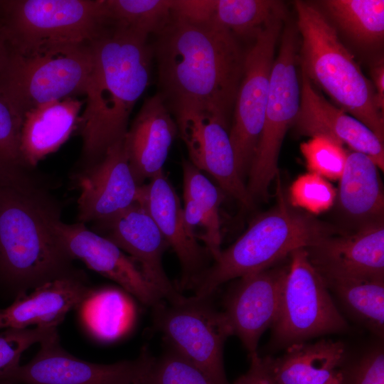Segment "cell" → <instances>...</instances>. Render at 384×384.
Here are the masks:
<instances>
[{
	"label": "cell",
	"instance_id": "obj_1",
	"mask_svg": "<svg viewBox=\"0 0 384 384\" xmlns=\"http://www.w3.org/2000/svg\"><path fill=\"white\" fill-rule=\"evenodd\" d=\"M156 36L158 93L170 111L204 109L228 123L245 58L238 39L213 19L196 24L171 15Z\"/></svg>",
	"mask_w": 384,
	"mask_h": 384
},
{
	"label": "cell",
	"instance_id": "obj_2",
	"mask_svg": "<svg viewBox=\"0 0 384 384\" xmlns=\"http://www.w3.org/2000/svg\"><path fill=\"white\" fill-rule=\"evenodd\" d=\"M148 37L107 23L91 41L92 69L78 126L82 139L80 170L124 139L132 110L150 82L154 55Z\"/></svg>",
	"mask_w": 384,
	"mask_h": 384
},
{
	"label": "cell",
	"instance_id": "obj_3",
	"mask_svg": "<svg viewBox=\"0 0 384 384\" xmlns=\"http://www.w3.org/2000/svg\"><path fill=\"white\" fill-rule=\"evenodd\" d=\"M59 215L48 193L0 187V275L18 293L80 274L53 230Z\"/></svg>",
	"mask_w": 384,
	"mask_h": 384
},
{
	"label": "cell",
	"instance_id": "obj_4",
	"mask_svg": "<svg viewBox=\"0 0 384 384\" xmlns=\"http://www.w3.org/2000/svg\"><path fill=\"white\" fill-rule=\"evenodd\" d=\"M277 204L260 215L229 247L221 250L193 289L210 297L223 284L277 265L295 250L337 234L335 229L290 207L277 186Z\"/></svg>",
	"mask_w": 384,
	"mask_h": 384
},
{
	"label": "cell",
	"instance_id": "obj_5",
	"mask_svg": "<svg viewBox=\"0 0 384 384\" xmlns=\"http://www.w3.org/2000/svg\"><path fill=\"white\" fill-rule=\"evenodd\" d=\"M301 35L302 71L340 108L368 127L383 142L384 118L372 82L341 42L334 28L314 6L294 3Z\"/></svg>",
	"mask_w": 384,
	"mask_h": 384
},
{
	"label": "cell",
	"instance_id": "obj_6",
	"mask_svg": "<svg viewBox=\"0 0 384 384\" xmlns=\"http://www.w3.org/2000/svg\"><path fill=\"white\" fill-rule=\"evenodd\" d=\"M105 24L102 0H0V34L13 55L91 42Z\"/></svg>",
	"mask_w": 384,
	"mask_h": 384
},
{
	"label": "cell",
	"instance_id": "obj_7",
	"mask_svg": "<svg viewBox=\"0 0 384 384\" xmlns=\"http://www.w3.org/2000/svg\"><path fill=\"white\" fill-rule=\"evenodd\" d=\"M299 43L297 28L287 25L272 68L262 130L247 175L246 186L253 201L267 196L270 186L278 174V158L284 137L299 111Z\"/></svg>",
	"mask_w": 384,
	"mask_h": 384
},
{
	"label": "cell",
	"instance_id": "obj_8",
	"mask_svg": "<svg viewBox=\"0 0 384 384\" xmlns=\"http://www.w3.org/2000/svg\"><path fill=\"white\" fill-rule=\"evenodd\" d=\"M91 42L30 56L13 55L0 79L22 112L50 101L85 95L92 69Z\"/></svg>",
	"mask_w": 384,
	"mask_h": 384
},
{
	"label": "cell",
	"instance_id": "obj_9",
	"mask_svg": "<svg viewBox=\"0 0 384 384\" xmlns=\"http://www.w3.org/2000/svg\"><path fill=\"white\" fill-rule=\"evenodd\" d=\"M272 341L279 346L321 335L345 331L348 326L336 308L323 278L310 262L306 248L289 255Z\"/></svg>",
	"mask_w": 384,
	"mask_h": 384
},
{
	"label": "cell",
	"instance_id": "obj_10",
	"mask_svg": "<svg viewBox=\"0 0 384 384\" xmlns=\"http://www.w3.org/2000/svg\"><path fill=\"white\" fill-rule=\"evenodd\" d=\"M152 309L154 325L170 347L215 384H230L223 365V347L233 334L223 311L210 304V297H185L174 304L162 300Z\"/></svg>",
	"mask_w": 384,
	"mask_h": 384
},
{
	"label": "cell",
	"instance_id": "obj_11",
	"mask_svg": "<svg viewBox=\"0 0 384 384\" xmlns=\"http://www.w3.org/2000/svg\"><path fill=\"white\" fill-rule=\"evenodd\" d=\"M282 20L274 21L262 28L245 54L230 129L237 170L244 181L262 130L270 75Z\"/></svg>",
	"mask_w": 384,
	"mask_h": 384
},
{
	"label": "cell",
	"instance_id": "obj_12",
	"mask_svg": "<svg viewBox=\"0 0 384 384\" xmlns=\"http://www.w3.org/2000/svg\"><path fill=\"white\" fill-rule=\"evenodd\" d=\"M35 356L3 380L22 384H143L154 356L146 348L135 359L110 364L81 360L66 351L56 331L40 343Z\"/></svg>",
	"mask_w": 384,
	"mask_h": 384
},
{
	"label": "cell",
	"instance_id": "obj_13",
	"mask_svg": "<svg viewBox=\"0 0 384 384\" xmlns=\"http://www.w3.org/2000/svg\"><path fill=\"white\" fill-rule=\"evenodd\" d=\"M178 134L184 142L189 161L208 174L223 192L243 206L251 208L254 201L240 176L230 138L228 123L212 112L196 107L171 111Z\"/></svg>",
	"mask_w": 384,
	"mask_h": 384
},
{
	"label": "cell",
	"instance_id": "obj_14",
	"mask_svg": "<svg viewBox=\"0 0 384 384\" xmlns=\"http://www.w3.org/2000/svg\"><path fill=\"white\" fill-rule=\"evenodd\" d=\"M63 248L73 260L118 284L144 305L156 306L162 297L143 274L138 265L114 242L77 222L68 224L60 216L52 220Z\"/></svg>",
	"mask_w": 384,
	"mask_h": 384
},
{
	"label": "cell",
	"instance_id": "obj_15",
	"mask_svg": "<svg viewBox=\"0 0 384 384\" xmlns=\"http://www.w3.org/2000/svg\"><path fill=\"white\" fill-rule=\"evenodd\" d=\"M288 264L246 274L229 290L223 311L233 335L249 356L257 353L260 338L275 322Z\"/></svg>",
	"mask_w": 384,
	"mask_h": 384
},
{
	"label": "cell",
	"instance_id": "obj_16",
	"mask_svg": "<svg viewBox=\"0 0 384 384\" xmlns=\"http://www.w3.org/2000/svg\"><path fill=\"white\" fill-rule=\"evenodd\" d=\"M308 257L324 281L384 279L383 219L351 234H334L306 247Z\"/></svg>",
	"mask_w": 384,
	"mask_h": 384
},
{
	"label": "cell",
	"instance_id": "obj_17",
	"mask_svg": "<svg viewBox=\"0 0 384 384\" xmlns=\"http://www.w3.org/2000/svg\"><path fill=\"white\" fill-rule=\"evenodd\" d=\"M102 235L138 265L146 279L162 299L171 304L182 302L181 294L166 275L162 257L169 245L145 208L137 202L108 219L96 222Z\"/></svg>",
	"mask_w": 384,
	"mask_h": 384
},
{
	"label": "cell",
	"instance_id": "obj_18",
	"mask_svg": "<svg viewBox=\"0 0 384 384\" xmlns=\"http://www.w3.org/2000/svg\"><path fill=\"white\" fill-rule=\"evenodd\" d=\"M76 182L78 222L84 224L112 218L137 202L140 186L131 171L123 140L95 164L80 170Z\"/></svg>",
	"mask_w": 384,
	"mask_h": 384
},
{
	"label": "cell",
	"instance_id": "obj_19",
	"mask_svg": "<svg viewBox=\"0 0 384 384\" xmlns=\"http://www.w3.org/2000/svg\"><path fill=\"white\" fill-rule=\"evenodd\" d=\"M137 202L153 218L181 267L180 287L193 289L209 267L208 251L188 231L180 198L164 171L140 186Z\"/></svg>",
	"mask_w": 384,
	"mask_h": 384
},
{
	"label": "cell",
	"instance_id": "obj_20",
	"mask_svg": "<svg viewBox=\"0 0 384 384\" xmlns=\"http://www.w3.org/2000/svg\"><path fill=\"white\" fill-rule=\"evenodd\" d=\"M294 122L302 134L311 137L322 135L346 144L352 151L369 156L383 171V142L361 122L327 101L302 71L300 105Z\"/></svg>",
	"mask_w": 384,
	"mask_h": 384
},
{
	"label": "cell",
	"instance_id": "obj_21",
	"mask_svg": "<svg viewBox=\"0 0 384 384\" xmlns=\"http://www.w3.org/2000/svg\"><path fill=\"white\" fill-rule=\"evenodd\" d=\"M178 134L176 120L161 96L146 98L123 139L132 175L139 186L163 171Z\"/></svg>",
	"mask_w": 384,
	"mask_h": 384
},
{
	"label": "cell",
	"instance_id": "obj_22",
	"mask_svg": "<svg viewBox=\"0 0 384 384\" xmlns=\"http://www.w3.org/2000/svg\"><path fill=\"white\" fill-rule=\"evenodd\" d=\"M91 290L78 274L46 282L30 293H18L12 304L0 309V329L57 327Z\"/></svg>",
	"mask_w": 384,
	"mask_h": 384
},
{
	"label": "cell",
	"instance_id": "obj_23",
	"mask_svg": "<svg viewBox=\"0 0 384 384\" xmlns=\"http://www.w3.org/2000/svg\"><path fill=\"white\" fill-rule=\"evenodd\" d=\"M85 101L69 97L50 101L27 110L23 117L20 151L26 166L32 170L47 155L56 151L78 129Z\"/></svg>",
	"mask_w": 384,
	"mask_h": 384
},
{
	"label": "cell",
	"instance_id": "obj_24",
	"mask_svg": "<svg viewBox=\"0 0 384 384\" xmlns=\"http://www.w3.org/2000/svg\"><path fill=\"white\" fill-rule=\"evenodd\" d=\"M341 341L321 339L292 344L276 358L269 357L275 384H327L341 368L346 357Z\"/></svg>",
	"mask_w": 384,
	"mask_h": 384
},
{
	"label": "cell",
	"instance_id": "obj_25",
	"mask_svg": "<svg viewBox=\"0 0 384 384\" xmlns=\"http://www.w3.org/2000/svg\"><path fill=\"white\" fill-rule=\"evenodd\" d=\"M338 181L336 198L347 218L359 226L383 219L384 196L379 168L369 156L354 151L347 152Z\"/></svg>",
	"mask_w": 384,
	"mask_h": 384
},
{
	"label": "cell",
	"instance_id": "obj_26",
	"mask_svg": "<svg viewBox=\"0 0 384 384\" xmlns=\"http://www.w3.org/2000/svg\"><path fill=\"white\" fill-rule=\"evenodd\" d=\"M23 113L0 79V187L27 193L45 191L24 164L20 151Z\"/></svg>",
	"mask_w": 384,
	"mask_h": 384
},
{
	"label": "cell",
	"instance_id": "obj_27",
	"mask_svg": "<svg viewBox=\"0 0 384 384\" xmlns=\"http://www.w3.org/2000/svg\"><path fill=\"white\" fill-rule=\"evenodd\" d=\"M79 308L89 332L105 341L122 336L134 318L131 302L123 292L115 288L92 289Z\"/></svg>",
	"mask_w": 384,
	"mask_h": 384
},
{
	"label": "cell",
	"instance_id": "obj_28",
	"mask_svg": "<svg viewBox=\"0 0 384 384\" xmlns=\"http://www.w3.org/2000/svg\"><path fill=\"white\" fill-rule=\"evenodd\" d=\"M324 282L353 318L375 335L383 337L384 279L329 280Z\"/></svg>",
	"mask_w": 384,
	"mask_h": 384
},
{
	"label": "cell",
	"instance_id": "obj_29",
	"mask_svg": "<svg viewBox=\"0 0 384 384\" xmlns=\"http://www.w3.org/2000/svg\"><path fill=\"white\" fill-rule=\"evenodd\" d=\"M284 16V6L279 1L215 0L213 20L237 39L252 41L267 25Z\"/></svg>",
	"mask_w": 384,
	"mask_h": 384
},
{
	"label": "cell",
	"instance_id": "obj_30",
	"mask_svg": "<svg viewBox=\"0 0 384 384\" xmlns=\"http://www.w3.org/2000/svg\"><path fill=\"white\" fill-rule=\"evenodd\" d=\"M322 4L340 28L358 43L370 46L383 39V0H327Z\"/></svg>",
	"mask_w": 384,
	"mask_h": 384
},
{
	"label": "cell",
	"instance_id": "obj_31",
	"mask_svg": "<svg viewBox=\"0 0 384 384\" xmlns=\"http://www.w3.org/2000/svg\"><path fill=\"white\" fill-rule=\"evenodd\" d=\"M106 22L149 36L169 21L171 0H102Z\"/></svg>",
	"mask_w": 384,
	"mask_h": 384
},
{
	"label": "cell",
	"instance_id": "obj_32",
	"mask_svg": "<svg viewBox=\"0 0 384 384\" xmlns=\"http://www.w3.org/2000/svg\"><path fill=\"white\" fill-rule=\"evenodd\" d=\"M143 384H215L202 370L170 347L154 357Z\"/></svg>",
	"mask_w": 384,
	"mask_h": 384
},
{
	"label": "cell",
	"instance_id": "obj_33",
	"mask_svg": "<svg viewBox=\"0 0 384 384\" xmlns=\"http://www.w3.org/2000/svg\"><path fill=\"white\" fill-rule=\"evenodd\" d=\"M289 204L318 215L329 210L335 203L337 191L329 180L312 172L298 176L292 183Z\"/></svg>",
	"mask_w": 384,
	"mask_h": 384
},
{
	"label": "cell",
	"instance_id": "obj_34",
	"mask_svg": "<svg viewBox=\"0 0 384 384\" xmlns=\"http://www.w3.org/2000/svg\"><path fill=\"white\" fill-rule=\"evenodd\" d=\"M183 182V196L192 200L209 221L221 229L220 207L223 191L215 186L189 160L181 162Z\"/></svg>",
	"mask_w": 384,
	"mask_h": 384
},
{
	"label": "cell",
	"instance_id": "obj_35",
	"mask_svg": "<svg viewBox=\"0 0 384 384\" xmlns=\"http://www.w3.org/2000/svg\"><path fill=\"white\" fill-rule=\"evenodd\" d=\"M309 172L327 180H338L343 173L347 152L342 144L322 135L311 137L300 146Z\"/></svg>",
	"mask_w": 384,
	"mask_h": 384
},
{
	"label": "cell",
	"instance_id": "obj_36",
	"mask_svg": "<svg viewBox=\"0 0 384 384\" xmlns=\"http://www.w3.org/2000/svg\"><path fill=\"white\" fill-rule=\"evenodd\" d=\"M58 331L57 327L8 329L0 333V381L20 365L22 353Z\"/></svg>",
	"mask_w": 384,
	"mask_h": 384
},
{
	"label": "cell",
	"instance_id": "obj_37",
	"mask_svg": "<svg viewBox=\"0 0 384 384\" xmlns=\"http://www.w3.org/2000/svg\"><path fill=\"white\" fill-rule=\"evenodd\" d=\"M343 370V384H384V353L374 348L351 368Z\"/></svg>",
	"mask_w": 384,
	"mask_h": 384
},
{
	"label": "cell",
	"instance_id": "obj_38",
	"mask_svg": "<svg viewBox=\"0 0 384 384\" xmlns=\"http://www.w3.org/2000/svg\"><path fill=\"white\" fill-rule=\"evenodd\" d=\"M215 0H171V15L191 23L213 19Z\"/></svg>",
	"mask_w": 384,
	"mask_h": 384
},
{
	"label": "cell",
	"instance_id": "obj_39",
	"mask_svg": "<svg viewBox=\"0 0 384 384\" xmlns=\"http://www.w3.org/2000/svg\"><path fill=\"white\" fill-rule=\"evenodd\" d=\"M250 357V363L247 372L233 384H275L269 365V357H260L258 353Z\"/></svg>",
	"mask_w": 384,
	"mask_h": 384
},
{
	"label": "cell",
	"instance_id": "obj_40",
	"mask_svg": "<svg viewBox=\"0 0 384 384\" xmlns=\"http://www.w3.org/2000/svg\"><path fill=\"white\" fill-rule=\"evenodd\" d=\"M373 86L375 90L376 102L378 109L383 112L384 110V65L379 62L371 70Z\"/></svg>",
	"mask_w": 384,
	"mask_h": 384
},
{
	"label": "cell",
	"instance_id": "obj_41",
	"mask_svg": "<svg viewBox=\"0 0 384 384\" xmlns=\"http://www.w3.org/2000/svg\"><path fill=\"white\" fill-rule=\"evenodd\" d=\"M11 57L12 54L0 34V75L8 67Z\"/></svg>",
	"mask_w": 384,
	"mask_h": 384
},
{
	"label": "cell",
	"instance_id": "obj_42",
	"mask_svg": "<svg viewBox=\"0 0 384 384\" xmlns=\"http://www.w3.org/2000/svg\"><path fill=\"white\" fill-rule=\"evenodd\" d=\"M327 384H343V370L341 368Z\"/></svg>",
	"mask_w": 384,
	"mask_h": 384
},
{
	"label": "cell",
	"instance_id": "obj_43",
	"mask_svg": "<svg viewBox=\"0 0 384 384\" xmlns=\"http://www.w3.org/2000/svg\"><path fill=\"white\" fill-rule=\"evenodd\" d=\"M0 384H18L14 382L9 381V380H1Z\"/></svg>",
	"mask_w": 384,
	"mask_h": 384
}]
</instances>
